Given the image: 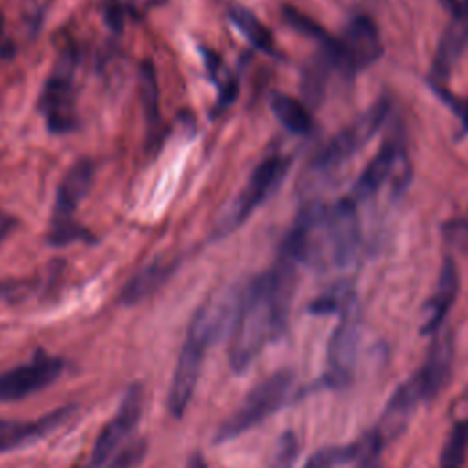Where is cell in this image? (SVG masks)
<instances>
[{
  "instance_id": "obj_29",
  "label": "cell",
  "mask_w": 468,
  "mask_h": 468,
  "mask_svg": "<svg viewBox=\"0 0 468 468\" xmlns=\"http://www.w3.org/2000/svg\"><path fill=\"white\" fill-rule=\"evenodd\" d=\"M146 455V441L135 439L108 461L106 468H135Z\"/></svg>"
},
{
  "instance_id": "obj_3",
  "label": "cell",
  "mask_w": 468,
  "mask_h": 468,
  "mask_svg": "<svg viewBox=\"0 0 468 468\" xmlns=\"http://www.w3.org/2000/svg\"><path fill=\"white\" fill-rule=\"evenodd\" d=\"M389 112L388 99H378L351 124L342 128L309 163L307 174L313 177H325L342 168L353 155H356L384 124Z\"/></svg>"
},
{
  "instance_id": "obj_9",
  "label": "cell",
  "mask_w": 468,
  "mask_h": 468,
  "mask_svg": "<svg viewBox=\"0 0 468 468\" xmlns=\"http://www.w3.org/2000/svg\"><path fill=\"white\" fill-rule=\"evenodd\" d=\"M362 338V316L353 296L340 311V320L331 333L327 344V377L333 384L340 386L349 382L360 349Z\"/></svg>"
},
{
  "instance_id": "obj_26",
  "label": "cell",
  "mask_w": 468,
  "mask_h": 468,
  "mask_svg": "<svg viewBox=\"0 0 468 468\" xmlns=\"http://www.w3.org/2000/svg\"><path fill=\"white\" fill-rule=\"evenodd\" d=\"M283 16H285V20H287V24H289L291 27H294L296 31H300V33H303V35H307V37L318 40L322 48L333 44L335 37H331L322 26H318L313 18H309V16L303 15V13H300L298 9H294V7H291V5H285V7H283Z\"/></svg>"
},
{
  "instance_id": "obj_22",
  "label": "cell",
  "mask_w": 468,
  "mask_h": 468,
  "mask_svg": "<svg viewBox=\"0 0 468 468\" xmlns=\"http://www.w3.org/2000/svg\"><path fill=\"white\" fill-rule=\"evenodd\" d=\"M466 459H468V413L453 420L439 457V468H464Z\"/></svg>"
},
{
  "instance_id": "obj_28",
  "label": "cell",
  "mask_w": 468,
  "mask_h": 468,
  "mask_svg": "<svg viewBox=\"0 0 468 468\" xmlns=\"http://www.w3.org/2000/svg\"><path fill=\"white\" fill-rule=\"evenodd\" d=\"M298 457V439L292 431H285L276 441L269 468H294Z\"/></svg>"
},
{
  "instance_id": "obj_12",
  "label": "cell",
  "mask_w": 468,
  "mask_h": 468,
  "mask_svg": "<svg viewBox=\"0 0 468 468\" xmlns=\"http://www.w3.org/2000/svg\"><path fill=\"white\" fill-rule=\"evenodd\" d=\"M207 347L208 346L203 344L201 340H197L190 335L185 336V342L181 346V351H179V356L176 362V369L172 375L168 399H166L168 411L176 419L183 417V413L186 411V408L194 397Z\"/></svg>"
},
{
  "instance_id": "obj_2",
  "label": "cell",
  "mask_w": 468,
  "mask_h": 468,
  "mask_svg": "<svg viewBox=\"0 0 468 468\" xmlns=\"http://www.w3.org/2000/svg\"><path fill=\"white\" fill-rule=\"evenodd\" d=\"M294 382L291 369H280L256 384L243 399V402L218 426L214 442L223 444L247 433L267 417L276 413L287 400Z\"/></svg>"
},
{
  "instance_id": "obj_21",
  "label": "cell",
  "mask_w": 468,
  "mask_h": 468,
  "mask_svg": "<svg viewBox=\"0 0 468 468\" xmlns=\"http://www.w3.org/2000/svg\"><path fill=\"white\" fill-rule=\"evenodd\" d=\"M271 110L282 126L291 133L303 135L313 128L309 108L287 93H274L271 97Z\"/></svg>"
},
{
  "instance_id": "obj_6",
  "label": "cell",
  "mask_w": 468,
  "mask_h": 468,
  "mask_svg": "<svg viewBox=\"0 0 468 468\" xmlns=\"http://www.w3.org/2000/svg\"><path fill=\"white\" fill-rule=\"evenodd\" d=\"M75 62L73 49L68 48L60 51L58 62L46 80L38 99V110L46 117V124L53 133H68L77 126L73 88Z\"/></svg>"
},
{
  "instance_id": "obj_18",
  "label": "cell",
  "mask_w": 468,
  "mask_h": 468,
  "mask_svg": "<svg viewBox=\"0 0 468 468\" xmlns=\"http://www.w3.org/2000/svg\"><path fill=\"white\" fill-rule=\"evenodd\" d=\"M400 155V146L397 139H388L380 150L371 157L364 172L358 176L351 197L356 199H366L371 197L384 183L386 179L393 174L397 161Z\"/></svg>"
},
{
  "instance_id": "obj_34",
  "label": "cell",
  "mask_w": 468,
  "mask_h": 468,
  "mask_svg": "<svg viewBox=\"0 0 468 468\" xmlns=\"http://www.w3.org/2000/svg\"><path fill=\"white\" fill-rule=\"evenodd\" d=\"M121 22H122V15L117 7H110L108 9V24L115 29H121Z\"/></svg>"
},
{
  "instance_id": "obj_33",
  "label": "cell",
  "mask_w": 468,
  "mask_h": 468,
  "mask_svg": "<svg viewBox=\"0 0 468 468\" xmlns=\"http://www.w3.org/2000/svg\"><path fill=\"white\" fill-rule=\"evenodd\" d=\"M15 227V219L5 216V214H0V241L9 234V230Z\"/></svg>"
},
{
  "instance_id": "obj_7",
  "label": "cell",
  "mask_w": 468,
  "mask_h": 468,
  "mask_svg": "<svg viewBox=\"0 0 468 468\" xmlns=\"http://www.w3.org/2000/svg\"><path fill=\"white\" fill-rule=\"evenodd\" d=\"M331 53L335 66L346 75L353 77L355 73L373 66L382 57V40L375 22L358 15L353 16L340 37H335L331 48H324Z\"/></svg>"
},
{
  "instance_id": "obj_36",
  "label": "cell",
  "mask_w": 468,
  "mask_h": 468,
  "mask_svg": "<svg viewBox=\"0 0 468 468\" xmlns=\"http://www.w3.org/2000/svg\"><path fill=\"white\" fill-rule=\"evenodd\" d=\"M444 5H448L452 11H455L457 9V5H459V0H441Z\"/></svg>"
},
{
  "instance_id": "obj_11",
  "label": "cell",
  "mask_w": 468,
  "mask_h": 468,
  "mask_svg": "<svg viewBox=\"0 0 468 468\" xmlns=\"http://www.w3.org/2000/svg\"><path fill=\"white\" fill-rule=\"evenodd\" d=\"M64 371V360L38 353L33 360L0 373V404L26 399L53 384Z\"/></svg>"
},
{
  "instance_id": "obj_25",
  "label": "cell",
  "mask_w": 468,
  "mask_h": 468,
  "mask_svg": "<svg viewBox=\"0 0 468 468\" xmlns=\"http://www.w3.org/2000/svg\"><path fill=\"white\" fill-rule=\"evenodd\" d=\"M384 444L386 442L375 430L355 442V468H382Z\"/></svg>"
},
{
  "instance_id": "obj_20",
  "label": "cell",
  "mask_w": 468,
  "mask_h": 468,
  "mask_svg": "<svg viewBox=\"0 0 468 468\" xmlns=\"http://www.w3.org/2000/svg\"><path fill=\"white\" fill-rule=\"evenodd\" d=\"M333 68H336L335 60H333L331 53L327 49H324V48L303 68L302 93H303V99L309 104H313V106L320 104V101H322V97L325 93L327 80H329V75H331Z\"/></svg>"
},
{
  "instance_id": "obj_13",
  "label": "cell",
  "mask_w": 468,
  "mask_h": 468,
  "mask_svg": "<svg viewBox=\"0 0 468 468\" xmlns=\"http://www.w3.org/2000/svg\"><path fill=\"white\" fill-rule=\"evenodd\" d=\"M453 366V336L450 329H439L428 347L422 367L413 375L424 402L435 399L448 384Z\"/></svg>"
},
{
  "instance_id": "obj_10",
  "label": "cell",
  "mask_w": 468,
  "mask_h": 468,
  "mask_svg": "<svg viewBox=\"0 0 468 468\" xmlns=\"http://www.w3.org/2000/svg\"><path fill=\"white\" fill-rule=\"evenodd\" d=\"M141 413H143V388L139 382H133L126 388L115 415L106 422V426L97 435L95 444L91 448L88 468H101L113 457L115 450L133 431L135 424L141 419Z\"/></svg>"
},
{
  "instance_id": "obj_1",
  "label": "cell",
  "mask_w": 468,
  "mask_h": 468,
  "mask_svg": "<svg viewBox=\"0 0 468 468\" xmlns=\"http://www.w3.org/2000/svg\"><path fill=\"white\" fill-rule=\"evenodd\" d=\"M287 316L282 313L269 272L243 283L241 300L229 329V362L236 373L245 371L261 353L269 338L283 333Z\"/></svg>"
},
{
  "instance_id": "obj_4",
  "label": "cell",
  "mask_w": 468,
  "mask_h": 468,
  "mask_svg": "<svg viewBox=\"0 0 468 468\" xmlns=\"http://www.w3.org/2000/svg\"><path fill=\"white\" fill-rule=\"evenodd\" d=\"M291 161L282 155H271L263 159L247 179L245 186L236 194V197L221 210L216 225H214V238H223L236 229H239L249 216L258 208L269 196L283 181Z\"/></svg>"
},
{
  "instance_id": "obj_31",
  "label": "cell",
  "mask_w": 468,
  "mask_h": 468,
  "mask_svg": "<svg viewBox=\"0 0 468 468\" xmlns=\"http://www.w3.org/2000/svg\"><path fill=\"white\" fill-rule=\"evenodd\" d=\"M435 91L437 95H441V99L452 108V112H455L459 115V119L463 121V124L466 126L468 130V99H459L452 93H448L446 90H442L441 86H435Z\"/></svg>"
},
{
  "instance_id": "obj_24",
  "label": "cell",
  "mask_w": 468,
  "mask_h": 468,
  "mask_svg": "<svg viewBox=\"0 0 468 468\" xmlns=\"http://www.w3.org/2000/svg\"><path fill=\"white\" fill-rule=\"evenodd\" d=\"M139 97L148 128L155 130L159 126V84L155 66L150 60L139 66Z\"/></svg>"
},
{
  "instance_id": "obj_8",
  "label": "cell",
  "mask_w": 468,
  "mask_h": 468,
  "mask_svg": "<svg viewBox=\"0 0 468 468\" xmlns=\"http://www.w3.org/2000/svg\"><path fill=\"white\" fill-rule=\"evenodd\" d=\"M362 243L356 201L347 196L324 210V260L333 265H351Z\"/></svg>"
},
{
  "instance_id": "obj_27",
  "label": "cell",
  "mask_w": 468,
  "mask_h": 468,
  "mask_svg": "<svg viewBox=\"0 0 468 468\" xmlns=\"http://www.w3.org/2000/svg\"><path fill=\"white\" fill-rule=\"evenodd\" d=\"M355 457V444L349 446H325L316 450L303 468H336L338 464H344L347 461H353Z\"/></svg>"
},
{
  "instance_id": "obj_19",
  "label": "cell",
  "mask_w": 468,
  "mask_h": 468,
  "mask_svg": "<svg viewBox=\"0 0 468 468\" xmlns=\"http://www.w3.org/2000/svg\"><path fill=\"white\" fill-rule=\"evenodd\" d=\"M174 267L176 263H170V261H159V260L152 261L124 285L121 292V302L124 305H133L143 302L168 280V276L174 272Z\"/></svg>"
},
{
  "instance_id": "obj_15",
  "label": "cell",
  "mask_w": 468,
  "mask_h": 468,
  "mask_svg": "<svg viewBox=\"0 0 468 468\" xmlns=\"http://www.w3.org/2000/svg\"><path fill=\"white\" fill-rule=\"evenodd\" d=\"M452 20L442 31V37L437 46V53L431 64V79L433 82H442L450 77L452 69L463 57L468 46V9H464L459 2L457 9L452 11Z\"/></svg>"
},
{
  "instance_id": "obj_23",
  "label": "cell",
  "mask_w": 468,
  "mask_h": 468,
  "mask_svg": "<svg viewBox=\"0 0 468 468\" xmlns=\"http://www.w3.org/2000/svg\"><path fill=\"white\" fill-rule=\"evenodd\" d=\"M230 22L238 27V31L260 51L263 53H272L274 51V40L272 33L263 26V22L250 13L245 7H234L229 13Z\"/></svg>"
},
{
  "instance_id": "obj_14",
  "label": "cell",
  "mask_w": 468,
  "mask_h": 468,
  "mask_svg": "<svg viewBox=\"0 0 468 468\" xmlns=\"http://www.w3.org/2000/svg\"><path fill=\"white\" fill-rule=\"evenodd\" d=\"M73 406H62L33 422L0 419V453L24 448L55 431L73 415Z\"/></svg>"
},
{
  "instance_id": "obj_32",
  "label": "cell",
  "mask_w": 468,
  "mask_h": 468,
  "mask_svg": "<svg viewBox=\"0 0 468 468\" xmlns=\"http://www.w3.org/2000/svg\"><path fill=\"white\" fill-rule=\"evenodd\" d=\"M24 283L20 282H0V300L9 298L11 294H15L18 289H22Z\"/></svg>"
},
{
  "instance_id": "obj_35",
  "label": "cell",
  "mask_w": 468,
  "mask_h": 468,
  "mask_svg": "<svg viewBox=\"0 0 468 468\" xmlns=\"http://www.w3.org/2000/svg\"><path fill=\"white\" fill-rule=\"evenodd\" d=\"M186 468H207V463L201 453H194L186 464Z\"/></svg>"
},
{
  "instance_id": "obj_17",
  "label": "cell",
  "mask_w": 468,
  "mask_h": 468,
  "mask_svg": "<svg viewBox=\"0 0 468 468\" xmlns=\"http://www.w3.org/2000/svg\"><path fill=\"white\" fill-rule=\"evenodd\" d=\"M457 292H459V271L453 260L446 258L441 267L435 291L424 305V314L420 324L422 335H435L442 327L452 305L455 303Z\"/></svg>"
},
{
  "instance_id": "obj_16",
  "label": "cell",
  "mask_w": 468,
  "mask_h": 468,
  "mask_svg": "<svg viewBox=\"0 0 468 468\" xmlns=\"http://www.w3.org/2000/svg\"><path fill=\"white\" fill-rule=\"evenodd\" d=\"M420 402H424V399H422L419 384L413 377L408 378L406 382H402L393 391V395L389 397V400L380 415L378 426L375 428V431L382 437L384 442L395 439L397 435H400L404 431L406 424L410 422L411 415L415 413V410Z\"/></svg>"
},
{
  "instance_id": "obj_30",
  "label": "cell",
  "mask_w": 468,
  "mask_h": 468,
  "mask_svg": "<svg viewBox=\"0 0 468 468\" xmlns=\"http://www.w3.org/2000/svg\"><path fill=\"white\" fill-rule=\"evenodd\" d=\"M442 236L452 247L468 254V219H452L444 223Z\"/></svg>"
},
{
  "instance_id": "obj_5",
  "label": "cell",
  "mask_w": 468,
  "mask_h": 468,
  "mask_svg": "<svg viewBox=\"0 0 468 468\" xmlns=\"http://www.w3.org/2000/svg\"><path fill=\"white\" fill-rule=\"evenodd\" d=\"M93 177H95V165L91 159H79L77 163L71 165V168L62 177L57 188L51 225L48 234V239L51 245H66L82 238V230L73 221V214L79 203L90 192L93 185Z\"/></svg>"
}]
</instances>
